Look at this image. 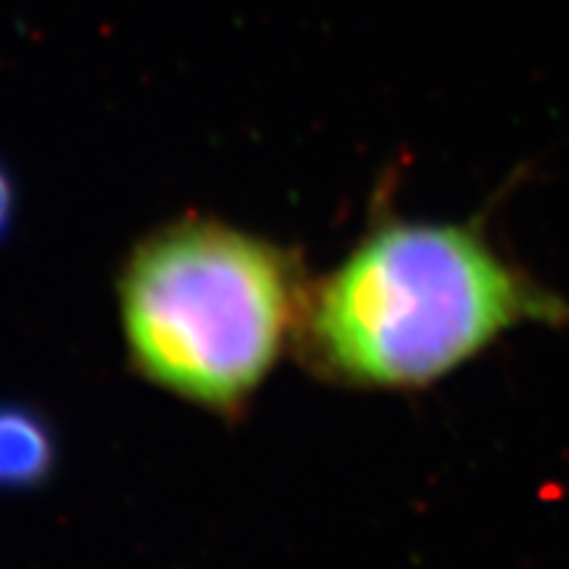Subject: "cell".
Listing matches in <instances>:
<instances>
[{"label": "cell", "instance_id": "cell-4", "mask_svg": "<svg viewBox=\"0 0 569 569\" xmlns=\"http://www.w3.org/2000/svg\"><path fill=\"white\" fill-rule=\"evenodd\" d=\"M13 203H17V196H13V182H11L9 172L0 167V238L11 230Z\"/></svg>", "mask_w": 569, "mask_h": 569}, {"label": "cell", "instance_id": "cell-2", "mask_svg": "<svg viewBox=\"0 0 569 569\" xmlns=\"http://www.w3.org/2000/svg\"><path fill=\"white\" fill-rule=\"evenodd\" d=\"M306 290L293 253L188 217L148 234L122 269L127 356L153 386L234 415L296 340Z\"/></svg>", "mask_w": 569, "mask_h": 569}, {"label": "cell", "instance_id": "cell-3", "mask_svg": "<svg viewBox=\"0 0 569 569\" xmlns=\"http://www.w3.org/2000/svg\"><path fill=\"white\" fill-rule=\"evenodd\" d=\"M56 440L38 411L0 403V488H32L51 475Z\"/></svg>", "mask_w": 569, "mask_h": 569}, {"label": "cell", "instance_id": "cell-1", "mask_svg": "<svg viewBox=\"0 0 569 569\" xmlns=\"http://www.w3.org/2000/svg\"><path fill=\"white\" fill-rule=\"evenodd\" d=\"M567 322L565 298L525 272L480 222L390 219L309 284L296 340L330 380L419 390L517 327Z\"/></svg>", "mask_w": 569, "mask_h": 569}]
</instances>
